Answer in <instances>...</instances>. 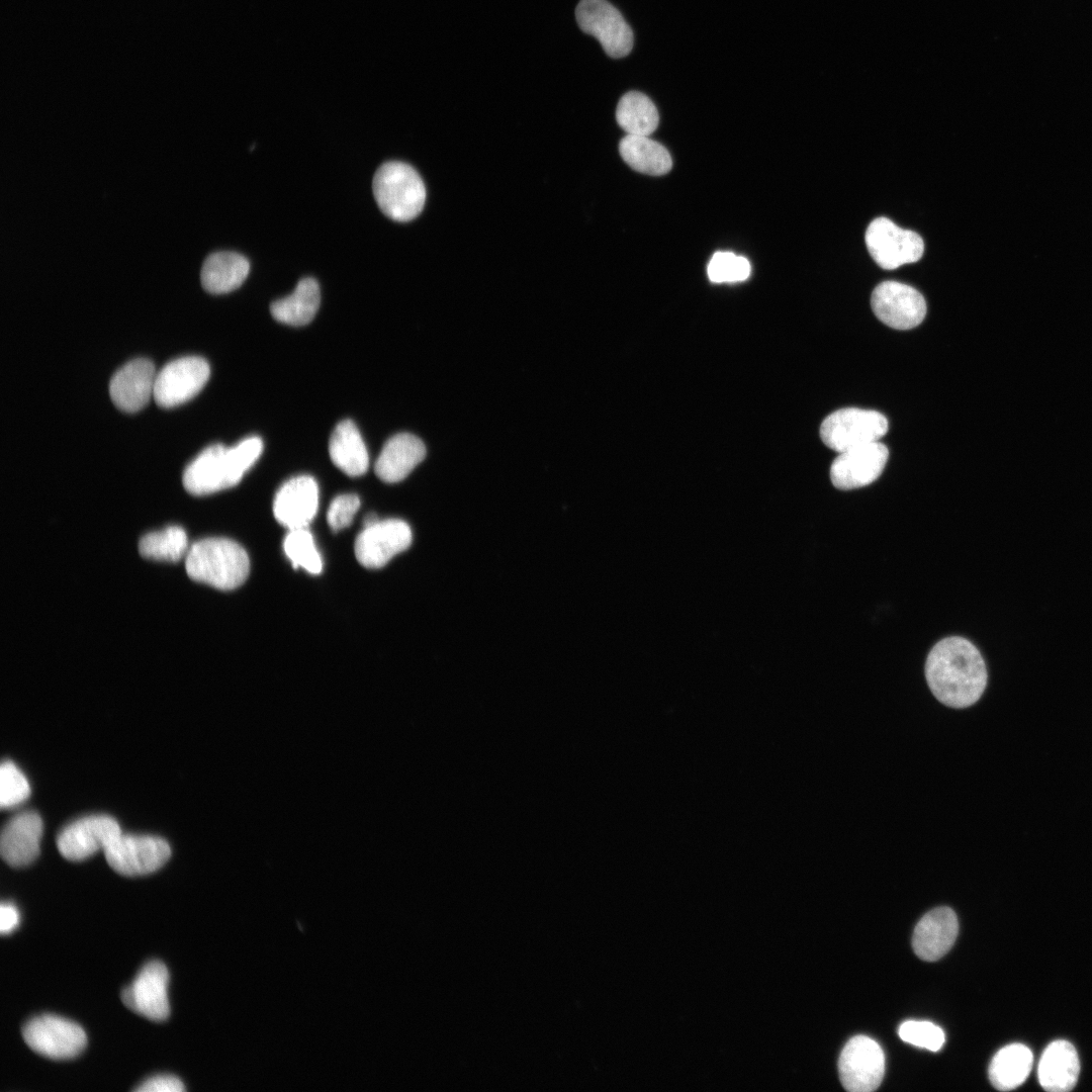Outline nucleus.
<instances>
[{"mask_svg": "<svg viewBox=\"0 0 1092 1092\" xmlns=\"http://www.w3.org/2000/svg\"><path fill=\"white\" fill-rule=\"evenodd\" d=\"M924 674L936 701L956 710L976 704L988 679L985 660L977 647L959 636L944 638L932 647Z\"/></svg>", "mask_w": 1092, "mask_h": 1092, "instance_id": "nucleus-1", "label": "nucleus"}, {"mask_svg": "<svg viewBox=\"0 0 1092 1092\" xmlns=\"http://www.w3.org/2000/svg\"><path fill=\"white\" fill-rule=\"evenodd\" d=\"M263 451L257 436L240 441L233 447L222 444L208 446L185 468L182 482L193 495H204L238 484L256 463Z\"/></svg>", "mask_w": 1092, "mask_h": 1092, "instance_id": "nucleus-2", "label": "nucleus"}, {"mask_svg": "<svg viewBox=\"0 0 1092 1092\" xmlns=\"http://www.w3.org/2000/svg\"><path fill=\"white\" fill-rule=\"evenodd\" d=\"M185 557L188 576L217 589L237 588L249 575L247 552L240 544L226 538L198 540L189 547Z\"/></svg>", "mask_w": 1092, "mask_h": 1092, "instance_id": "nucleus-3", "label": "nucleus"}, {"mask_svg": "<svg viewBox=\"0 0 1092 1092\" xmlns=\"http://www.w3.org/2000/svg\"><path fill=\"white\" fill-rule=\"evenodd\" d=\"M372 189L380 210L396 221L417 217L426 201V188L418 172L408 164L390 161L374 174Z\"/></svg>", "mask_w": 1092, "mask_h": 1092, "instance_id": "nucleus-4", "label": "nucleus"}, {"mask_svg": "<svg viewBox=\"0 0 1092 1092\" xmlns=\"http://www.w3.org/2000/svg\"><path fill=\"white\" fill-rule=\"evenodd\" d=\"M888 431L884 415L872 410L846 407L830 414L821 424L823 443L836 452L879 441Z\"/></svg>", "mask_w": 1092, "mask_h": 1092, "instance_id": "nucleus-5", "label": "nucleus"}, {"mask_svg": "<svg viewBox=\"0 0 1092 1092\" xmlns=\"http://www.w3.org/2000/svg\"><path fill=\"white\" fill-rule=\"evenodd\" d=\"M22 1038L36 1054L67 1060L78 1056L86 1045L83 1028L66 1018L42 1014L29 1019L22 1027Z\"/></svg>", "mask_w": 1092, "mask_h": 1092, "instance_id": "nucleus-6", "label": "nucleus"}, {"mask_svg": "<svg viewBox=\"0 0 1092 1092\" xmlns=\"http://www.w3.org/2000/svg\"><path fill=\"white\" fill-rule=\"evenodd\" d=\"M575 18L580 29L595 36L609 57L623 58L632 51V29L607 0H580Z\"/></svg>", "mask_w": 1092, "mask_h": 1092, "instance_id": "nucleus-7", "label": "nucleus"}, {"mask_svg": "<svg viewBox=\"0 0 1092 1092\" xmlns=\"http://www.w3.org/2000/svg\"><path fill=\"white\" fill-rule=\"evenodd\" d=\"M103 851L110 868L126 877L154 873L162 868L171 855L169 844L160 837L122 833Z\"/></svg>", "mask_w": 1092, "mask_h": 1092, "instance_id": "nucleus-8", "label": "nucleus"}, {"mask_svg": "<svg viewBox=\"0 0 1092 1092\" xmlns=\"http://www.w3.org/2000/svg\"><path fill=\"white\" fill-rule=\"evenodd\" d=\"M866 244L875 262L888 270L918 261L924 251L923 240L917 233L903 230L886 217H878L869 224Z\"/></svg>", "mask_w": 1092, "mask_h": 1092, "instance_id": "nucleus-9", "label": "nucleus"}, {"mask_svg": "<svg viewBox=\"0 0 1092 1092\" xmlns=\"http://www.w3.org/2000/svg\"><path fill=\"white\" fill-rule=\"evenodd\" d=\"M838 1072L840 1082L847 1091H874L880 1086L884 1077V1052L871 1037L853 1036L840 1054Z\"/></svg>", "mask_w": 1092, "mask_h": 1092, "instance_id": "nucleus-10", "label": "nucleus"}, {"mask_svg": "<svg viewBox=\"0 0 1092 1092\" xmlns=\"http://www.w3.org/2000/svg\"><path fill=\"white\" fill-rule=\"evenodd\" d=\"M210 375L207 361L198 356L177 358L156 375L154 399L164 408L180 405L204 387Z\"/></svg>", "mask_w": 1092, "mask_h": 1092, "instance_id": "nucleus-11", "label": "nucleus"}, {"mask_svg": "<svg viewBox=\"0 0 1092 1092\" xmlns=\"http://www.w3.org/2000/svg\"><path fill=\"white\" fill-rule=\"evenodd\" d=\"M871 304L881 322L897 330L917 327L926 314L922 294L912 286L897 281L880 283L872 293Z\"/></svg>", "mask_w": 1092, "mask_h": 1092, "instance_id": "nucleus-12", "label": "nucleus"}, {"mask_svg": "<svg viewBox=\"0 0 1092 1092\" xmlns=\"http://www.w3.org/2000/svg\"><path fill=\"white\" fill-rule=\"evenodd\" d=\"M168 970L158 961L146 964L132 983L122 991L123 1004L133 1012L153 1021L165 1020L170 1012L167 996Z\"/></svg>", "mask_w": 1092, "mask_h": 1092, "instance_id": "nucleus-13", "label": "nucleus"}, {"mask_svg": "<svg viewBox=\"0 0 1092 1092\" xmlns=\"http://www.w3.org/2000/svg\"><path fill=\"white\" fill-rule=\"evenodd\" d=\"M410 526L396 519L378 521L364 527L355 541L358 562L367 568L383 567L412 543Z\"/></svg>", "mask_w": 1092, "mask_h": 1092, "instance_id": "nucleus-14", "label": "nucleus"}, {"mask_svg": "<svg viewBox=\"0 0 1092 1092\" xmlns=\"http://www.w3.org/2000/svg\"><path fill=\"white\" fill-rule=\"evenodd\" d=\"M120 833L119 825L112 817L87 816L65 827L58 836L57 845L63 857L80 861L104 850Z\"/></svg>", "mask_w": 1092, "mask_h": 1092, "instance_id": "nucleus-15", "label": "nucleus"}, {"mask_svg": "<svg viewBox=\"0 0 1092 1092\" xmlns=\"http://www.w3.org/2000/svg\"><path fill=\"white\" fill-rule=\"evenodd\" d=\"M888 456V448L879 441L843 451L831 465V481L842 490L869 485L883 472Z\"/></svg>", "mask_w": 1092, "mask_h": 1092, "instance_id": "nucleus-16", "label": "nucleus"}, {"mask_svg": "<svg viewBox=\"0 0 1092 1092\" xmlns=\"http://www.w3.org/2000/svg\"><path fill=\"white\" fill-rule=\"evenodd\" d=\"M318 486L309 475H299L284 482L276 492L273 514L289 530L306 528L316 515Z\"/></svg>", "mask_w": 1092, "mask_h": 1092, "instance_id": "nucleus-17", "label": "nucleus"}, {"mask_svg": "<svg viewBox=\"0 0 1092 1092\" xmlns=\"http://www.w3.org/2000/svg\"><path fill=\"white\" fill-rule=\"evenodd\" d=\"M156 375L155 366L148 359L127 362L109 382V395L114 405L125 413L144 408L154 396Z\"/></svg>", "mask_w": 1092, "mask_h": 1092, "instance_id": "nucleus-18", "label": "nucleus"}, {"mask_svg": "<svg viewBox=\"0 0 1092 1092\" xmlns=\"http://www.w3.org/2000/svg\"><path fill=\"white\" fill-rule=\"evenodd\" d=\"M42 829L41 817L36 812L25 811L11 818L0 838V851L5 862L14 868L32 862L39 853Z\"/></svg>", "mask_w": 1092, "mask_h": 1092, "instance_id": "nucleus-19", "label": "nucleus"}, {"mask_svg": "<svg viewBox=\"0 0 1092 1092\" xmlns=\"http://www.w3.org/2000/svg\"><path fill=\"white\" fill-rule=\"evenodd\" d=\"M958 932L959 922L953 910L935 908L917 923L912 938L913 950L923 961H937L950 949Z\"/></svg>", "mask_w": 1092, "mask_h": 1092, "instance_id": "nucleus-20", "label": "nucleus"}, {"mask_svg": "<svg viewBox=\"0 0 1092 1092\" xmlns=\"http://www.w3.org/2000/svg\"><path fill=\"white\" fill-rule=\"evenodd\" d=\"M426 456L422 440L408 433L392 436L384 444L374 470L379 479L394 483L404 479Z\"/></svg>", "mask_w": 1092, "mask_h": 1092, "instance_id": "nucleus-21", "label": "nucleus"}, {"mask_svg": "<svg viewBox=\"0 0 1092 1092\" xmlns=\"http://www.w3.org/2000/svg\"><path fill=\"white\" fill-rule=\"evenodd\" d=\"M1080 1062L1074 1045L1063 1039L1051 1042L1038 1064V1080L1050 1092L1072 1090L1079 1077Z\"/></svg>", "mask_w": 1092, "mask_h": 1092, "instance_id": "nucleus-22", "label": "nucleus"}, {"mask_svg": "<svg viewBox=\"0 0 1092 1092\" xmlns=\"http://www.w3.org/2000/svg\"><path fill=\"white\" fill-rule=\"evenodd\" d=\"M329 453L333 463L351 477L363 475L369 466V456L362 436L351 420L340 422L334 429Z\"/></svg>", "mask_w": 1092, "mask_h": 1092, "instance_id": "nucleus-23", "label": "nucleus"}, {"mask_svg": "<svg viewBox=\"0 0 1092 1092\" xmlns=\"http://www.w3.org/2000/svg\"><path fill=\"white\" fill-rule=\"evenodd\" d=\"M249 271L250 263L243 255L229 251L215 252L202 265L201 284L211 294H224L239 288Z\"/></svg>", "mask_w": 1092, "mask_h": 1092, "instance_id": "nucleus-24", "label": "nucleus"}, {"mask_svg": "<svg viewBox=\"0 0 1092 1092\" xmlns=\"http://www.w3.org/2000/svg\"><path fill=\"white\" fill-rule=\"evenodd\" d=\"M321 303V290L315 279L306 277L298 281L291 294L270 305L272 316L289 326H303L312 321Z\"/></svg>", "mask_w": 1092, "mask_h": 1092, "instance_id": "nucleus-25", "label": "nucleus"}, {"mask_svg": "<svg viewBox=\"0 0 1092 1092\" xmlns=\"http://www.w3.org/2000/svg\"><path fill=\"white\" fill-rule=\"evenodd\" d=\"M1033 1056L1024 1044L1012 1043L1002 1048L989 1066V1079L1001 1091H1009L1021 1085L1032 1068Z\"/></svg>", "mask_w": 1092, "mask_h": 1092, "instance_id": "nucleus-26", "label": "nucleus"}, {"mask_svg": "<svg viewBox=\"0 0 1092 1092\" xmlns=\"http://www.w3.org/2000/svg\"><path fill=\"white\" fill-rule=\"evenodd\" d=\"M619 151L631 168L643 174L659 176L672 167L668 151L647 135L627 134L621 140Z\"/></svg>", "mask_w": 1092, "mask_h": 1092, "instance_id": "nucleus-27", "label": "nucleus"}, {"mask_svg": "<svg viewBox=\"0 0 1092 1092\" xmlns=\"http://www.w3.org/2000/svg\"><path fill=\"white\" fill-rule=\"evenodd\" d=\"M616 118L627 134L647 136L657 128L659 121L654 103L638 91H630L621 97Z\"/></svg>", "mask_w": 1092, "mask_h": 1092, "instance_id": "nucleus-28", "label": "nucleus"}, {"mask_svg": "<svg viewBox=\"0 0 1092 1092\" xmlns=\"http://www.w3.org/2000/svg\"><path fill=\"white\" fill-rule=\"evenodd\" d=\"M188 550L187 534L179 526L148 533L139 542L140 554L153 560L177 562L186 556Z\"/></svg>", "mask_w": 1092, "mask_h": 1092, "instance_id": "nucleus-29", "label": "nucleus"}, {"mask_svg": "<svg viewBox=\"0 0 1092 1092\" xmlns=\"http://www.w3.org/2000/svg\"><path fill=\"white\" fill-rule=\"evenodd\" d=\"M283 548L294 568H303L311 574L321 573L322 556L307 527L289 530L284 539Z\"/></svg>", "mask_w": 1092, "mask_h": 1092, "instance_id": "nucleus-30", "label": "nucleus"}, {"mask_svg": "<svg viewBox=\"0 0 1092 1092\" xmlns=\"http://www.w3.org/2000/svg\"><path fill=\"white\" fill-rule=\"evenodd\" d=\"M708 276L715 283H731L748 278L751 267L748 260L731 252H716L708 265Z\"/></svg>", "mask_w": 1092, "mask_h": 1092, "instance_id": "nucleus-31", "label": "nucleus"}, {"mask_svg": "<svg viewBox=\"0 0 1092 1092\" xmlns=\"http://www.w3.org/2000/svg\"><path fill=\"white\" fill-rule=\"evenodd\" d=\"M30 795V787L22 771L9 760L0 767V805L11 808L25 801Z\"/></svg>", "mask_w": 1092, "mask_h": 1092, "instance_id": "nucleus-32", "label": "nucleus"}, {"mask_svg": "<svg viewBox=\"0 0 1092 1092\" xmlns=\"http://www.w3.org/2000/svg\"><path fill=\"white\" fill-rule=\"evenodd\" d=\"M898 1033L905 1042L932 1052L940 1050L945 1040L943 1030L929 1021H905L900 1025Z\"/></svg>", "mask_w": 1092, "mask_h": 1092, "instance_id": "nucleus-33", "label": "nucleus"}, {"mask_svg": "<svg viewBox=\"0 0 1092 1092\" xmlns=\"http://www.w3.org/2000/svg\"><path fill=\"white\" fill-rule=\"evenodd\" d=\"M359 507L360 499L356 494L345 493L336 496L327 513V521L331 529L340 531L349 527Z\"/></svg>", "mask_w": 1092, "mask_h": 1092, "instance_id": "nucleus-34", "label": "nucleus"}, {"mask_svg": "<svg viewBox=\"0 0 1092 1092\" xmlns=\"http://www.w3.org/2000/svg\"><path fill=\"white\" fill-rule=\"evenodd\" d=\"M184 1090L183 1083L172 1075H159L142 1083L138 1092H181Z\"/></svg>", "mask_w": 1092, "mask_h": 1092, "instance_id": "nucleus-35", "label": "nucleus"}, {"mask_svg": "<svg viewBox=\"0 0 1092 1092\" xmlns=\"http://www.w3.org/2000/svg\"><path fill=\"white\" fill-rule=\"evenodd\" d=\"M19 914L14 905L9 902H3L0 905V931L2 934H8L18 925Z\"/></svg>", "mask_w": 1092, "mask_h": 1092, "instance_id": "nucleus-36", "label": "nucleus"}, {"mask_svg": "<svg viewBox=\"0 0 1092 1092\" xmlns=\"http://www.w3.org/2000/svg\"><path fill=\"white\" fill-rule=\"evenodd\" d=\"M378 521H379V520L377 519V516H375L374 514H370V515H368V516L366 517V519L364 520V527H366V526H370V525H373V524H375V523H376V522H378Z\"/></svg>", "mask_w": 1092, "mask_h": 1092, "instance_id": "nucleus-37", "label": "nucleus"}]
</instances>
